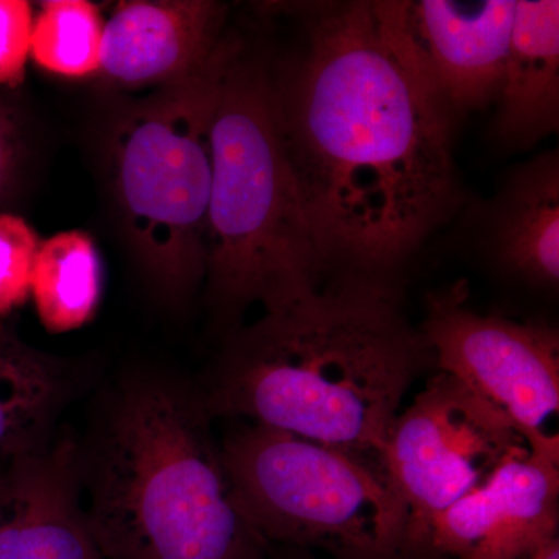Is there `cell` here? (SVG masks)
I'll use <instances>...</instances> for the list:
<instances>
[{"instance_id": "cell-1", "label": "cell", "mask_w": 559, "mask_h": 559, "mask_svg": "<svg viewBox=\"0 0 559 559\" xmlns=\"http://www.w3.org/2000/svg\"><path fill=\"white\" fill-rule=\"evenodd\" d=\"M272 102L312 237L329 271L393 274L466 202L454 120L426 75L403 0L278 5Z\"/></svg>"}, {"instance_id": "cell-2", "label": "cell", "mask_w": 559, "mask_h": 559, "mask_svg": "<svg viewBox=\"0 0 559 559\" xmlns=\"http://www.w3.org/2000/svg\"><path fill=\"white\" fill-rule=\"evenodd\" d=\"M432 369L395 278L336 272L227 334L198 389L212 418L382 457L404 396Z\"/></svg>"}, {"instance_id": "cell-3", "label": "cell", "mask_w": 559, "mask_h": 559, "mask_svg": "<svg viewBox=\"0 0 559 559\" xmlns=\"http://www.w3.org/2000/svg\"><path fill=\"white\" fill-rule=\"evenodd\" d=\"M200 389L157 371L117 381L79 443L103 559H266L238 507Z\"/></svg>"}, {"instance_id": "cell-4", "label": "cell", "mask_w": 559, "mask_h": 559, "mask_svg": "<svg viewBox=\"0 0 559 559\" xmlns=\"http://www.w3.org/2000/svg\"><path fill=\"white\" fill-rule=\"evenodd\" d=\"M210 142L204 290L230 334L250 305L275 310L329 272L280 135L266 50L240 35L221 76Z\"/></svg>"}, {"instance_id": "cell-5", "label": "cell", "mask_w": 559, "mask_h": 559, "mask_svg": "<svg viewBox=\"0 0 559 559\" xmlns=\"http://www.w3.org/2000/svg\"><path fill=\"white\" fill-rule=\"evenodd\" d=\"M227 33L190 76L116 105L106 173L120 231L153 293L180 307L204 286L212 190L213 110L237 44Z\"/></svg>"}, {"instance_id": "cell-6", "label": "cell", "mask_w": 559, "mask_h": 559, "mask_svg": "<svg viewBox=\"0 0 559 559\" xmlns=\"http://www.w3.org/2000/svg\"><path fill=\"white\" fill-rule=\"evenodd\" d=\"M221 451L238 507L267 544L330 559H409V513L380 455L246 421Z\"/></svg>"}, {"instance_id": "cell-7", "label": "cell", "mask_w": 559, "mask_h": 559, "mask_svg": "<svg viewBox=\"0 0 559 559\" xmlns=\"http://www.w3.org/2000/svg\"><path fill=\"white\" fill-rule=\"evenodd\" d=\"M530 452L502 411L437 371L393 419L381 457L409 513V559H430L429 528L439 514Z\"/></svg>"}, {"instance_id": "cell-8", "label": "cell", "mask_w": 559, "mask_h": 559, "mask_svg": "<svg viewBox=\"0 0 559 559\" xmlns=\"http://www.w3.org/2000/svg\"><path fill=\"white\" fill-rule=\"evenodd\" d=\"M468 283L426 296L421 329L437 371L502 411L532 454L559 465V334L544 322L481 314Z\"/></svg>"}, {"instance_id": "cell-9", "label": "cell", "mask_w": 559, "mask_h": 559, "mask_svg": "<svg viewBox=\"0 0 559 559\" xmlns=\"http://www.w3.org/2000/svg\"><path fill=\"white\" fill-rule=\"evenodd\" d=\"M559 465L522 455L433 520L430 559H528L558 538Z\"/></svg>"}, {"instance_id": "cell-10", "label": "cell", "mask_w": 559, "mask_h": 559, "mask_svg": "<svg viewBox=\"0 0 559 559\" xmlns=\"http://www.w3.org/2000/svg\"><path fill=\"white\" fill-rule=\"evenodd\" d=\"M229 5L215 0H124L103 28L100 76L119 91L160 90L201 69L226 39Z\"/></svg>"}, {"instance_id": "cell-11", "label": "cell", "mask_w": 559, "mask_h": 559, "mask_svg": "<svg viewBox=\"0 0 559 559\" xmlns=\"http://www.w3.org/2000/svg\"><path fill=\"white\" fill-rule=\"evenodd\" d=\"M518 0H406V20L426 75L451 119L498 97Z\"/></svg>"}, {"instance_id": "cell-12", "label": "cell", "mask_w": 559, "mask_h": 559, "mask_svg": "<svg viewBox=\"0 0 559 559\" xmlns=\"http://www.w3.org/2000/svg\"><path fill=\"white\" fill-rule=\"evenodd\" d=\"M0 559H103L81 498L79 441L55 437L0 473Z\"/></svg>"}, {"instance_id": "cell-13", "label": "cell", "mask_w": 559, "mask_h": 559, "mask_svg": "<svg viewBox=\"0 0 559 559\" xmlns=\"http://www.w3.org/2000/svg\"><path fill=\"white\" fill-rule=\"evenodd\" d=\"M481 248L503 275L536 289L559 285V156L544 151L506 176L485 205Z\"/></svg>"}, {"instance_id": "cell-14", "label": "cell", "mask_w": 559, "mask_h": 559, "mask_svg": "<svg viewBox=\"0 0 559 559\" xmlns=\"http://www.w3.org/2000/svg\"><path fill=\"white\" fill-rule=\"evenodd\" d=\"M492 138L527 150L559 128V2L518 0Z\"/></svg>"}, {"instance_id": "cell-15", "label": "cell", "mask_w": 559, "mask_h": 559, "mask_svg": "<svg viewBox=\"0 0 559 559\" xmlns=\"http://www.w3.org/2000/svg\"><path fill=\"white\" fill-rule=\"evenodd\" d=\"M81 384L79 366L32 347L0 320V473L49 447Z\"/></svg>"}, {"instance_id": "cell-16", "label": "cell", "mask_w": 559, "mask_h": 559, "mask_svg": "<svg viewBox=\"0 0 559 559\" xmlns=\"http://www.w3.org/2000/svg\"><path fill=\"white\" fill-rule=\"evenodd\" d=\"M105 271L97 245L83 230H66L40 242L31 299L50 334L83 329L97 314Z\"/></svg>"}, {"instance_id": "cell-17", "label": "cell", "mask_w": 559, "mask_h": 559, "mask_svg": "<svg viewBox=\"0 0 559 559\" xmlns=\"http://www.w3.org/2000/svg\"><path fill=\"white\" fill-rule=\"evenodd\" d=\"M103 17L90 0H47L39 3L32 33L31 58L38 68L68 80L98 75Z\"/></svg>"}, {"instance_id": "cell-18", "label": "cell", "mask_w": 559, "mask_h": 559, "mask_svg": "<svg viewBox=\"0 0 559 559\" xmlns=\"http://www.w3.org/2000/svg\"><path fill=\"white\" fill-rule=\"evenodd\" d=\"M40 242L38 231L21 215L0 213V320L9 319L31 299Z\"/></svg>"}, {"instance_id": "cell-19", "label": "cell", "mask_w": 559, "mask_h": 559, "mask_svg": "<svg viewBox=\"0 0 559 559\" xmlns=\"http://www.w3.org/2000/svg\"><path fill=\"white\" fill-rule=\"evenodd\" d=\"M33 157V132L27 109L14 92L0 91V213L16 201Z\"/></svg>"}, {"instance_id": "cell-20", "label": "cell", "mask_w": 559, "mask_h": 559, "mask_svg": "<svg viewBox=\"0 0 559 559\" xmlns=\"http://www.w3.org/2000/svg\"><path fill=\"white\" fill-rule=\"evenodd\" d=\"M35 9L25 0H0V91L16 92L27 75Z\"/></svg>"}, {"instance_id": "cell-21", "label": "cell", "mask_w": 559, "mask_h": 559, "mask_svg": "<svg viewBox=\"0 0 559 559\" xmlns=\"http://www.w3.org/2000/svg\"><path fill=\"white\" fill-rule=\"evenodd\" d=\"M266 559H323L314 551L300 549V547L280 546V544H267Z\"/></svg>"}, {"instance_id": "cell-22", "label": "cell", "mask_w": 559, "mask_h": 559, "mask_svg": "<svg viewBox=\"0 0 559 559\" xmlns=\"http://www.w3.org/2000/svg\"><path fill=\"white\" fill-rule=\"evenodd\" d=\"M528 559H559V539L550 540L549 544L536 551Z\"/></svg>"}]
</instances>
